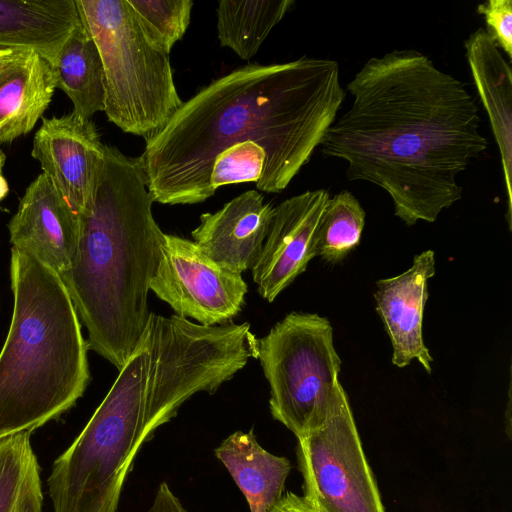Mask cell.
Masks as SVG:
<instances>
[{"instance_id": "cell-1", "label": "cell", "mask_w": 512, "mask_h": 512, "mask_svg": "<svg viewBox=\"0 0 512 512\" xmlns=\"http://www.w3.org/2000/svg\"><path fill=\"white\" fill-rule=\"evenodd\" d=\"M346 89L352 104L327 130L322 155L344 160L348 180L383 189L407 226L436 221L462 198L458 175L488 147L465 84L404 49L370 58Z\"/></svg>"}, {"instance_id": "cell-2", "label": "cell", "mask_w": 512, "mask_h": 512, "mask_svg": "<svg viewBox=\"0 0 512 512\" xmlns=\"http://www.w3.org/2000/svg\"><path fill=\"white\" fill-rule=\"evenodd\" d=\"M345 96L339 64L307 56L249 64L212 81L183 102L136 158L153 202H204L215 193L216 155L245 141L266 154L257 188L283 191L321 145Z\"/></svg>"}, {"instance_id": "cell-3", "label": "cell", "mask_w": 512, "mask_h": 512, "mask_svg": "<svg viewBox=\"0 0 512 512\" xmlns=\"http://www.w3.org/2000/svg\"><path fill=\"white\" fill-rule=\"evenodd\" d=\"M222 363L190 323L151 313L135 348L94 414L54 461L53 512H118L137 452L181 405L225 382Z\"/></svg>"}, {"instance_id": "cell-4", "label": "cell", "mask_w": 512, "mask_h": 512, "mask_svg": "<svg viewBox=\"0 0 512 512\" xmlns=\"http://www.w3.org/2000/svg\"><path fill=\"white\" fill-rule=\"evenodd\" d=\"M152 203L136 158L105 144L91 208L80 218L74 262L60 276L88 332L89 348L118 370L151 313L148 293L165 234Z\"/></svg>"}, {"instance_id": "cell-5", "label": "cell", "mask_w": 512, "mask_h": 512, "mask_svg": "<svg viewBox=\"0 0 512 512\" xmlns=\"http://www.w3.org/2000/svg\"><path fill=\"white\" fill-rule=\"evenodd\" d=\"M13 312L0 351V439L33 430L75 405L89 380V349L58 273L11 249Z\"/></svg>"}, {"instance_id": "cell-6", "label": "cell", "mask_w": 512, "mask_h": 512, "mask_svg": "<svg viewBox=\"0 0 512 512\" xmlns=\"http://www.w3.org/2000/svg\"><path fill=\"white\" fill-rule=\"evenodd\" d=\"M75 2L101 57L108 120L150 140L183 104L169 53L148 37L128 0Z\"/></svg>"}, {"instance_id": "cell-7", "label": "cell", "mask_w": 512, "mask_h": 512, "mask_svg": "<svg viewBox=\"0 0 512 512\" xmlns=\"http://www.w3.org/2000/svg\"><path fill=\"white\" fill-rule=\"evenodd\" d=\"M258 359L273 418L297 438L323 426L343 389L330 321L316 313L287 314L258 339Z\"/></svg>"}, {"instance_id": "cell-8", "label": "cell", "mask_w": 512, "mask_h": 512, "mask_svg": "<svg viewBox=\"0 0 512 512\" xmlns=\"http://www.w3.org/2000/svg\"><path fill=\"white\" fill-rule=\"evenodd\" d=\"M297 456L316 512H385L344 388L324 425L298 438Z\"/></svg>"}, {"instance_id": "cell-9", "label": "cell", "mask_w": 512, "mask_h": 512, "mask_svg": "<svg viewBox=\"0 0 512 512\" xmlns=\"http://www.w3.org/2000/svg\"><path fill=\"white\" fill-rule=\"evenodd\" d=\"M150 290L177 316L215 326L240 313L248 286L242 274L209 259L193 241L164 234L161 258Z\"/></svg>"}, {"instance_id": "cell-10", "label": "cell", "mask_w": 512, "mask_h": 512, "mask_svg": "<svg viewBox=\"0 0 512 512\" xmlns=\"http://www.w3.org/2000/svg\"><path fill=\"white\" fill-rule=\"evenodd\" d=\"M104 148L92 120L72 111L43 118L31 155L79 219L91 208L104 162Z\"/></svg>"}, {"instance_id": "cell-11", "label": "cell", "mask_w": 512, "mask_h": 512, "mask_svg": "<svg viewBox=\"0 0 512 512\" xmlns=\"http://www.w3.org/2000/svg\"><path fill=\"white\" fill-rule=\"evenodd\" d=\"M325 189L308 190L274 207L261 253L251 268L262 298L273 302L315 257V231L329 199Z\"/></svg>"}, {"instance_id": "cell-12", "label": "cell", "mask_w": 512, "mask_h": 512, "mask_svg": "<svg viewBox=\"0 0 512 512\" xmlns=\"http://www.w3.org/2000/svg\"><path fill=\"white\" fill-rule=\"evenodd\" d=\"M8 230L13 248L33 255L59 276L73 264L80 219L43 173L25 190Z\"/></svg>"}, {"instance_id": "cell-13", "label": "cell", "mask_w": 512, "mask_h": 512, "mask_svg": "<svg viewBox=\"0 0 512 512\" xmlns=\"http://www.w3.org/2000/svg\"><path fill=\"white\" fill-rule=\"evenodd\" d=\"M435 274V253L426 250L414 256L403 273L376 282V311L392 345V364L403 368L416 359L432 372L433 357L423 339V315L428 299V279Z\"/></svg>"}, {"instance_id": "cell-14", "label": "cell", "mask_w": 512, "mask_h": 512, "mask_svg": "<svg viewBox=\"0 0 512 512\" xmlns=\"http://www.w3.org/2000/svg\"><path fill=\"white\" fill-rule=\"evenodd\" d=\"M274 207L262 194L248 190L214 213L200 216L193 242L209 259L242 274L257 261L272 221Z\"/></svg>"}, {"instance_id": "cell-15", "label": "cell", "mask_w": 512, "mask_h": 512, "mask_svg": "<svg viewBox=\"0 0 512 512\" xmlns=\"http://www.w3.org/2000/svg\"><path fill=\"white\" fill-rule=\"evenodd\" d=\"M465 56L476 90L488 115L499 149L507 196V221L512 210V70L483 27L464 41Z\"/></svg>"}, {"instance_id": "cell-16", "label": "cell", "mask_w": 512, "mask_h": 512, "mask_svg": "<svg viewBox=\"0 0 512 512\" xmlns=\"http://www.w3.org/2000/svg\"><path fill=\"white\" fill-rule=\"evenodd\" d=\"M80 22L75 0H0V48L33 51L54 65Z\"/></svg>"}, {"instance_id": "cell-17", "label": "cell", "mask_w": 512, "mask_h": 512, "mask_svg": "<svg viewBox=\"0 0 512 512\" xmlns=\"http://www.w3.org/2000/svg\"><path fill=\"white\" fill-rule=\"evenodd\" d=\"M56 89L52 65L20 50L0 68V144L28 134L51 103Z\"/></svg>"}, {"instance_id": "cell-18", "label": "cell", "mask_w": 512, "mask_h": 512, "mask_svg": "<svg viewBox=\"0 0 512 512\" xmlns=\"http://www.w3.org/2000/svg\"><path fill=\"white\" fill-rule=\"evenodd\" d=\"M214 452L244 494L250 512L275 509L291 470L287 458L266 451L252 430L234 432Z\"/></svg>"}, {"instance_id": "cell-19", "label": "cell", "mask_w": 512, "mask_h": 512, "mask_svg": "<svg viewBox=\"0 0 512 512\" xmlns=\"http://www.w3.org/2000/svg\"><path fill=\"white\" fill-rule=\"evenodd\" d=\"M52 68L56 88L71 100L76 116L87 121L95 113L104 111L103 65L97 46L82 21L63 45Z\"/></svg>"}, {"instance_id": "cell-20", "label": "cell", "mask_w": 512, "mask_h": 512, "mask_svg": "<svg viewBox=\"0 0 512 512\" xmlns=\"http://www.w3.org/2000/svg\"><path fill=\"white\" fill-rule=\"evenodd\" d=\"M294 4L293 0L219 1L216 13L220 44L243 60L251 59Z\"/></svg>"}, {"instance_id": "cell-21", "label": "cell", "mask_w": 512, "mask_h": 512, "mask_svg": "<svg viewBox=\"0 0 512 512\" xmlns=\"http://www.w3.org/2000/svg\"><path fill=\"white\" fill-rule=\"evenodd\" d=\"M31 433L0 439V512H43L41 468Z\"/></svg>"}, {"instance_id": "cell-22", "label": "cell", "mask_w": 512, "mask_h": 512, "mask_svg": "<svg viewBox=\"0 0 512 512\" xmlns=\"http://www.w3.org/2000/svg\"><path fill=\"white\" fill-rule=\"evenodd\" d=\"M365 216L351 192L343 190L329 197L315 231V257L332 265L342 262L359 245Z\"/></svg>"}, {"instance_id": "cell-23", "label": "cell", "mask_w": 512, "mask_h": 512, "mask_svg": "<svg viewBox=\"0 0 512 512\" xmlns=\"http://www.w3.org/2000/svg\"><path fill=\"white\" fill-rule=\"evenodd\" d=\"M148 37L165 52L185 34L191 17V0H128Z\"/></svg>"}, {"instance_id": "cell-24", "label": "cell", "mask_w": 512, "mask_h": 512, "mask_svg": "<svg viewBox=\"0 0 512 512\" xmlns=\"http://www.w3.org/2000/svg\"><path fill=\"white\" fill-rule=\"evenodd\" d=\"M265 160L264 149L252 141L230 145L214 159L210 175L212 191L229 184L257 183L262 176Z\"/></svg>"}, {"instance_id": "cell-25", "label": "cell", "mask_w": 512, "mask_h": 512, "mask_svg": "<svg viewBox=\"0 0 512 512\" xmlns=\"http://www.w3.org/2000/svg\"><path fill=\"white\" fill-rule=\"evenodd\" d=\"M477 13L485 20V31L497 47L512 58V1L487 0L477 5Z\"/></svg>"}, {"instance_id": "cell-26", "label": "cell", "mask_w": 512, "mask_h": 512, "mask_svg": "<svg viewBox=\"0 0 512 512\" xmlns=\"http://www.w3.org/2000/svg\"><path fill=\"white\" fill-rule=\"evenodd\" d=\"M147 512H188L166 482H162Z\"/></svg>"}, {"instance_id": "cell-27", "label": "cell", "mask_w": 512, "mask_h": 512, "mask_svg": "<svg viewBox=\"0 0 512 512\" xmlns=\"http://www.w3.org/2000/svg\"><path fill=\"white\" fill-rule=\"evenodd\" d=\"M272 512H316L303 496L288 492Z\"/></svg>"}, {"instance_id": "cell-28", "label": "cell", "mask_w": 512, "mask_h": 512, "mask_svg": "<svg viewBox=\"0 0 512 512\" xmlns=\"http://www.w3.org/2000/svg\"><path fill=\"white\" fill-rule=\"evenodd\" d=\"M6 156L0 149V202L6 197L9 192L8 182L3 176V167L5 164Z\"/></svg>"}, {"instance_id": "cell-29", "label": "cell", "mask_w": 512, "mask_h": 512, "mask_svg": "<svg viewBox=\"0 0 512 512\" xmlns=\"http://www.w3.org/2000/svg\"><path fill=\"white\" fill-rule=\"evenodd\" d=\"M20 50L0 48V68L13 60Z\"/></svg>"}]
</instances>
